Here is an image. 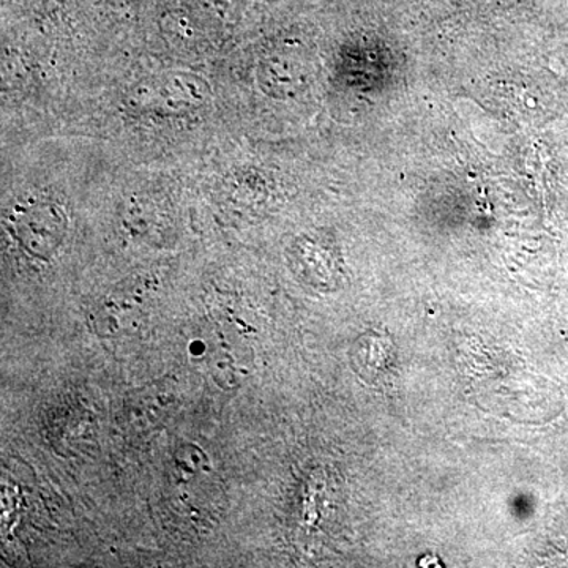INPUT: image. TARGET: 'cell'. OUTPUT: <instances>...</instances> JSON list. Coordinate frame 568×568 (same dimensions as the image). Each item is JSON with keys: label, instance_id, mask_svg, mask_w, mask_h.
Returning <instances> with one entry per match:
<instances>
[{"label": "cell", "instance_id": "7a4b0ae2", "mask_svg": "<svg viewBox=\"0 0 568 568\" xmlns=\"http://www.w3.org/2000/svg\"><path fill=\"white\" fill-rule=\"evenodd\" d=\"M207 93L204 82L200 78L189 77V74H178V77L160 78L156 84L145 88L140 92L144 97L145 104L159 110L182 111L186 108H193L201 102Z\"/></svg>", "mask_w": 568, "mask_h": 568}, {"label": "cell", "instance_id": "6da1fadb", "mask_svg": "<svg viewBox=\"0 0 568 568\" xmlns=\"http://www.w3.org/2000/svg\"><path fill=\"white\" fill-rule=\"evenodd\" d=\"M18 234L31 252L48 254L54 252L63 235L61 213L48 204H32L18 213Z\"/></svg>", "mask_w": 568, "mask_h": 568}]
</instances>
